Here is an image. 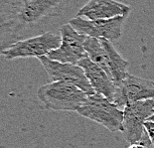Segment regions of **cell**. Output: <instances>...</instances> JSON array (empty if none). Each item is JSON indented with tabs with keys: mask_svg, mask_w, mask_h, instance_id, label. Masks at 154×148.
<instances>
[{
	"mask_svg": "<svg viewBox=\"0 0 154 148\" xmlns=\"http://www.w3.org/2000/svg\"><path fill=\"white\" fill-rule=\"evenodd\" d=\"M24 28L16 19L0 22V43L13 38H19L18 33Z\"/></svg>",
	"mask_w": 154,
	"mask_h": 148,
	"instance_id": "obj_13",
	"label": "cell"
},
{
	"mask_svg": "<svg viewBox=\"0 0 154 148\" xmlns=\"http://www.w3.org/2000/svg\"><path fill=\"white\" fill-rule=\"evenodd\" d=\"M149 120H151V121H154V114H153V116H152L151 117L149 118Z\"/></svg>",
	"mask_w": 154,
	"mask_h": 148,
	"instance_id": "obj_18",
	"label": "cell"
},
{
	"mask_svg": "<svg viewBox=\"0 0 154 148\" xmlns=\"http://www.w3.org/2000/svg\"><path fill=\"white\" fill-rule=\"evenodd\" d=\"M147 100H154V81L127 74L116 85L112 103L120 108L127 104Z\"/></svg>",
	"mask_w": 154,
	"mask_h": 148,
	"instance_id": "obj_7",
	"label": "cell"
},
{
	"mask_svg": "<svg viewBox=\"0 0 154 148\" xmlns=\"http://www.w3.org/2000/svg\"><path fill=\"white\" fill-rule=\"evenodd\" d=\"M130 7L116 0H88L78 11L77 16L88 20L110 19L117 16H128Z\"/></svg>",
	"mask_w": 154,
	"mask_h": 148,
	"instance_id": "obj_10",
	"label": "cell"
},
{
	"mask_svg": "<svg viewBox=\"0 0 154 148\" xmlns=\"http://www.w3.org/2000/svg\"><path fill=\"white\" fill-rule=\"evenodd\" d=\"M144 129H145L147 136H148L150 142H151V145L154 146V121H146L144 123Z\"/></svg>",
	"mask_w": 154,
	"mask_h": 148,
	"instance_id": "obj_15",
	"label": "cell"
},
{
	"mask_svg": "<svg viewBox=\"0 0 154 148\" xmlns=\"http://www.w3.org/2000/svg\"><path fill=\"white\" fill-rule=\"evenodd\" d=\"M60 32V46L50 52L47 57L60 63L78 65L82 59L87 57L85 43L88 37L79 33L69 23L62 26Z\"/></svg>",
	"mask_w": 154,
	"mask_h": 148,
	"instance_id": "obj_6",
	"label": "cell"
},
{
	"mask_svg": "<svg viewBox=\"0 0 154 148\" xmlns=\"http://www.w3.org/2000/svg\"><path fill=\"white\" fill-rule=\"evenodd\" d=\"M38 60L53 82H66L75 85L88 95L94 94L84 73V70L79 65L60 63L51 60L47 56L38 58Z\"/></svg>",
	"mask_w": 154,
	"mask_h": 148,
	"instance_id": "obj_8",
	"label": "cell"
},
{
	"mask_svg": "<svg viewBox=\"0 0 154 148\" xmlns=\"http://www.w3.org/2000/svg\"><path fill=\"white\" fill-rule=\"evenodd\" d=\"M21 7H17L10 0H0V22L14 19Z\"/></svg>",
	"mask_w": 154,
	"mask_h": 148,
	"instance_id": "obj_14",
	"label": "cell"
},
{
	"mask_svg": "<svg viewBox=\"0 0 154 148\" xmlns=\"http://www.w3.org/2000/svg\"><path fill=\"white\" fill-rule=\"evenodd\" d=\"M88 94L66 82H52L38 88L37 97L46 109L77 111L88 98Z\"/></svg>",
	"mask_w": 154,
	"mask_h": 148,
	"instance_id": "obj_1",
	"label": "cell"
},
{
	"mask_svg": "<svg viewBox=\"0 0 154 148\" xmlns=\"http://www.w3.org/2000/svg\"><path fill=\"white\" fill-rule=\"evenodd\" d=\"M69 0H29L21 5L15 19L23 27L38 24L45 19L58 15L61 8Z\"/></svg>",
	"mask_w": 154,
	"mask_h": 148,
	"instance_id": "obj_9",
	"label": "cell"
},
{
	"mask_svg": "<svg viewBox=\"0 0 154 148\" xmlns=\"http://www.w3.org/2000/svg\"><path fill=\"white\" fill-rule=\"evenodd\" d=\"M126 18L127 15L117 16L110 19L88 20L76 16L69 21V24L79 33L87 37L106 39L107 41L116 42L121 37L122 28Z\"/></svg>",
	"mask_w": 154,
	"mask_h": 148,
	"instance_id": "obj_5",
	"label": "cell"
},
{
	"mask_svg": "<svg viewBox=\"0 0 154 148\" xmlns=\"http://www.w3.org/2000/svg\"><path fill=\"white\" fill-rule=\"evenodd\" d=\"M78 65L84 70V73L94 93L103 95L107 100L113 101L116 85L113 83L109 76L93 61H91L88 56L82 59Z\"/></svg>",
	"mask_w": 154,
	"mask_h": 148,
	"instance_id": "obj_11",
	"label": "cell"
},
{
	"mask_svg": "<svg viewBox=\"0 0 154 148\" xmlns=\"http://www.w3.org/2000/svg\"><path fill=\"white\" fill-rule=\"evenodd\" d=\"M106 49V73L113 81L116 85H119L128 74L129 63L121 57V55L114 48L112 42L101 39Z\"/></svg>",
	"mask_w": 154,
	"mask_h": 148,
	"instance_id": "obj_12",
	"label": "cell"
},
{
	"mask_svg": "<svg viewBox=\"0 0 154 148\" xmlns=\"http://www.w3.org/2000/svg\"><path fill=\"white\" fill-rule=\"evenodd\" d=\"M128 148H150V146L145 145L142 143H135V144H130V146Z\"/></svg>",
	"mask_w": 154,
	"mask_h": 148,
	"instance_id": "obj_17",
	"label": "cell"
},
{
	"mask_svg": "<svg viewBox=\"0 0 154 148\" xmlns=\"http://www.w3.org/2000/svg\"><path fill=\"white\" fill-rule=\"evenodd\" d=\"M18 39L19 38H13V39H9V40H6L4 42L0 43V56H2L3 51L6 50V49H7L9 46L12 45L13 43H15L16 41H18Z\"/></svg>",
	"mask_w": 154,
	"mask_h": 148,
	"instance_id": "obj_16",
	"label": "cell"
},
{
	"mask_svg": "<svg viewBox=\"0 0 154 148\" xmlns=\"http://www.w3.org/2000/svg\"><path fill=\"white\" fill-rule=\"evenodd\" d=\"M154 114V100L127 104L123 107L122 134L130 144L141 143L146 135L144 123Z\"/></svg>",
	"mask_w": 154,
	"mask_h": 148,
	"instance_id": "obj_4",
	"label": "cell"
},
{
	"mask_svg": "<svg viewBox=\"0 0 154 148\" xmlns=\"http://www.w3.org/2000/svg\"><path fill=\"white\" fill-rule=\"evenodd\" d=\"M29 0H23V3H25V2H28Z\"/></svg>",
	"mask_w": 154,
	"mask_h": 148,
	"instance_id": "obj_19",
	"label": "cell"
},
{
	"mask_svg": "<svg viewBox=\"0 0 154 148\" xmlns=\"http://www.w3.org/2000/svg\"><path fill=\"white\" fill-rule=\"evenodd\" d=\"M61 44V35L52 32H46L34 37L18 40L3 51L2 56L7 60H14L19 58H41Z\"/></svg>",
	"mask_w": 154,
	"mask_h": 148,
	"instance_id": "obj_3",
	"label": "cell"
},
{
	"mask_svg": "<svg viewBox=\"0 0 154 148\" xmlns=\"http://www.w3.org/2000/svg\"><path fill=\"white\" fill-rule=\"evenodd\" d=\"M77 113L106 127L110 132L122 131L123 109H120L116 104L101 94L94 93L88 95L86 101Z\"/></svg>",
	"mask_w": 154,
	"mask_h": 148,
	"instance_id": "obj_2",
	"label": "cell"
}]
</instances>
